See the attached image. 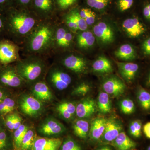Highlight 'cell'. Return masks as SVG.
Masks as SVG:
<instances>
[{
    "label": "cell",
    "mask_w": 150,
    "mask_h": 150,
    "mask_svg": "<svg viewBox=\"0 0 150 150\" xmlns=\"http://www.w3.org/2000/svg\"><path fill=\"white\" fill-rule=\"evenodd\" d=\"M4 12L7 38L20 46L41 21L28 9L13 7Z\"/></svg>",
    "instance_id": "1"
},
{
    "label": "cell",
    "mask_w": 150,
    "mask_h": 150,
    "mask_svg": "<svg viewBox=\"0 0 150 150\" xmlns=\"http://www.w3.org/2000/svg\"><path fill=\"white\" fill-rule=\"evenodd\" d=\"M59 18L41 21L20 46L23 56H51L54 35Z\"/></svg>",
    "instance_id": "2"
},
{
    "label": "cell",
    "mask_w": 150,
    "mask_h": 150,
    "mask_svg": "<svg viewBox=\"0 0 150 150\" xmlns=\"http://www.w3.org/2000/svg\"><path fill=\"white\" fill-rule=\"evenodd\" d=\"M14 63L18 73L26 83L33 84L44 80L48 67L47 58L49 56L30 55Z\"/></svg>",
    "instance_id": "3"
},
{
    "label": "cell",
    "mask_w": 150,
    "mask_h": 150,
    "mask_svg": "<svg viewBox=\"0 0 150 150\" xmlns=\"http://www.w3.org/2000/svg\"><path fill=\"white\" fill-rule=\"evenodd\" d=\"M75 36V33L59 21L54 34L51 56L69 51L74 43Z\"/></svg>",
    "instance_id": "4"
},
{
    "label": "cell",
    "mask_w": 150,
    "mask_h": 150,
    "mask_svg": "<svg viewBox=\"0 0 150 150\" xmlns=\"http://www.w3.org/2000/svg\"><path fill=\"white\" fill-rule=\"evenodd\" d=\"M64 70V67L55 62L49 67L45 77V81L48 85L59 91L68 88L71 83L72 78Z\"/></svg>",
    "instance_id": "5"
},
{
    "label": "cell",
    "mask_w": 150,
    "mask_h": 150,
    "mask_svg": "<svg viewBox=\"0 0 150 150\" xmlns=\"http://www.w3.org/2000/svg\"><path fill=\"white\" fill-rule=\"evenodd\" d=\"M53 56L54 57V62L77 74H83L87 69L86 60L79 54L68 53L67 51Z\"/></svg>",
    "instance_id": "6"
},
{
    "label": "cell",
    "mask_w": 150,
    "mask_h": 150,
    "mask_svg": "<svg viewBox=\"0 0 150 150\" xmlns=\"http://www.w3.org/2000/svg\"><path fill=\"white\" fill-rule=\"evenodd\" d=\"M28 9L41 21L58 18L54 0H33Z\"/></svg>",
    "instance_id": "7"
},
{
    "label": "cell",
    "mask_w": 150,
    "mask_h": 150,
    "mask_svg": "<svg viewBox=\"0 0 150 150\" xmlns=\"http://www.w3.org/2000/svg\"><path fill=\"white\" fill-rule=\"evenodd\" d=\"M25 81L17 71L14 64H0V86L7 89L21 87Z\"/></svg>",
    "instance_id": "8"
},
{
    "label": "cell",
    "mask_w": 150,
    "mask_h": 150,
    "mask_svg": "<svg viewBox=\"0 0 150 150\" xmlns=\"http://www.w3.org/2000/svg\"><path fill=\"white\" fill-rule=\"evenodd\" d=\"M20 46L7 38L0 40V64H14L21 59Z\"/></svg>",
    "instance_id": "9"
},
{
    "label": "cell",
    "mask_w": 150,
    "mask_h": 150,
    "mask_svg": "<svg viewBox=\"0 0 150 150\" xmlns=\"http://www.w3.org/2000/svg\"><path fill=\"white\" fill-rule=\"evenodd\" d=\"M18 106L22 112L31 117L39 115L43 108L41 101L28 95L21 96L18 100Z\"/></svg>",
    "instance_id": "10"
},
{
    "label": "cell",
    "mask_w": 150,
    "mask_h": 150,
    "mask_svg": "<svg viewBox=\"0 0 150 150\" xmlns=\"http://www.w3.org/2000/svg\"><path fill=\"white\" fill-rule=\"evenodd\" d=\"M122 26L129 37L134 38L139 37L146 31L145 26L137 17L126 19Z\"/></svg>",
    "instance_id": "11"
},
{
    "label": "cell",
    "mask_w": 150,
    "mask_h": 150,
    "mask_svg": "<svg viewBox=\"0 0 150 150\" xmlns=\"http://www.w3.org/2000/svg\"><path fill=\"white\" fill-rule=\"evenodd\" d=\"M122 130L121 123L115 118L107 119L102 140L107 142H112L117 138Z\"/></svg>",
    "instance_id": "12"
},
{
    "label": "cell",
    "mask_w": 150,
    "mask_h": 150,
    "mask_svg": "<svg viewBox=\"0 0 150 150\" xmlns=\"http://www.w3.org/2000/svg\"><path fill=\"white\" fill-rule=\"evenodd\" d=\"M39 131L46 136H52L63 133L65 130L64 126L54 118L45 120L39 127Z\"/></svg>",
    "instance_id": "13"
},
{
    "label": "cell",
    "mask_w": 150,
    "mask_h": 150,
    "mask_svg": "<svg viewBox=\"0 0 150 150\" xmlns=\"http://www.w3.org/2000/svg\"><path fill=\"white\" fill-rule=\"evenodd\" d=\"M32 92L33 96L40 101H50L53 98L49 86L45 80L33 84Z\"/></svg>",
    "instance_id": "14"
},
{
    "label": "cell",
    "mask_w": 150,
    "mask_h": 150,
    "mask_svg": "<svg viewBox=\"0 0 150 150\" xmlns=\"http://www.w3.org/2000/svg\"><path fill=\"white\" fill-rule=\"evenodd\" d=\"M104 92L114 96H121L126 90V86L123 82L115 77L109 78L103 85Z\"/></svg>",
    "instance_id": "15"
},
{
    "label": "cell",
    "mask_w": 150,
    "mask_h": 150,
    "mask_svg": "<svg viewBox=\"0 0 150 150\" xmlns=\"http://www.w3.org/2000/svg\"><path fill=\"white\" fill-rule=\"evenodd\" d=\"M95 38L92 33L88 30L79 31L75 33L74 43L80 50H86L93 45Z\"/></svg>",
    "instance_id": "16"
},
{
    "label": "cell",
    "mask_w": 150,
    "mask_h": 150,
    "mask_svg": "<svg viewBox=\"0 0 150 150\" xmlns=\"http://www.w3.org/2000/svg\"><path fill=\"white\" fill-rule=\"evenodd\" d=\"M96 105L93 99L86 98L80 102L76 107V113L79 118H88L96 111Z\"/></svg>",
    "instance_id": "17"
},
{
    "label": "cell",
    "mask_w": 150,
    "mask_h": 150,
    "mask_svg": "<svg viewBox=\"0 0 150 150\" xmlns=\"http://www.w3.org/2000/svg\"><path fill=\"white\" fill-rule=\"evenodd\" d=\"M94 34L104 43H110L114 39V33L110 26L104 22H100L95 25Z\"/></svg>",
    "instance_id": "18"
},
{
    "label": "cell",
    "mask_w": 150,
    "mask_h": 150,
    "mask_svg": "<svg viewBox=\"0 0 150 150\" xmlns=\"http://www.w3.org/2000/svg\"><path fill=\"white\" fill-rule=\"evenodd\" d=\"M62 144L59 138H39L35 140L33 150H58Z\"/></svg>",
    "instance_id": "19"
},
{
    "label": "cell",
    "mask_w": 150,
    "mask_h": 150,
    "mask_svg": "<svg viewBox=\"0 0 150 150\" xmlns=\"http://www.w3.org/2000/svg\"><path fill=\"white\" fill-rule=\"evenodd\" d=\"M119 72L126 81L131 82L136 76L139 67L138 64L133 63H118Z\"/></svg>",
    "instance_id": "20"
},
{
    "label": "cell",
    "mask_w": 150,
    "mask_h": 150,
    "mask_svg": "<svg viewBox=\"0 0 150 150\" xmlns=\"http://www.w3.org/2000/svg\"><path fill=\"white\" fill-rule=\"evenodd\" d=\"M107 119L104 118H97L91 123L90 130V138L93 140H97L102 137L106 126Z\"/></svg>",
    "instance_id": "21"
},
{
    "label": "cell",
    "mask_w": 150,
    "mask_h": 150,
    "mask_svg": "<svg viewBox=\"0 0 150 150\" xmlns=\"http://www.w3.org/2000/svg\"><path fill=\"white\" fill-rule=\"evenodd\" d=\"M118 150H131L136 147V143L131 139L124 132H121L112 142Z\"/></svg>",
    "instance_id": "22"
},
{
    "label": "cell",
    "mask_w": 150,
    "mask_h": 150,
    "mask_svg": "<svg viewBox=\"0 0 150 150\" xmlns=\"http://www.w3.org/2000/svg\"><path fill=\"white\" fill-rule=\"evenodd\" d=\"M117 58L125 61H131L136 58L135 50L131 45L128 44L122 45L115 52Z\"/></svg>",
    "instance_id": "23"
},
{
    "label": "cell",
    "mask_w": 150,
    "mask_h": 150,
    "mask_svg": "<svg viewBox=\"0 0 150 150\" xmlns=\"http://www.w3.org/2000/svg\"><path fill=\"white\" fill-rule=\"evenodd\" d=\"M94 71L100 73H108L112 71L111 63L104 57H99L92 65Z\"/></svg>",
    "instance_id": "24"
},
{
    "label": "cell",
    "mask_w": 150,
    "mask_h": 150,
    "mask_svg": "<svg viewBox=\"0 0 150 150\" xmlns=\"http://www.w3.org/2000/svg\"><path fill=\"white\" fill-rule=\"evenodd\" d=\"M57 110L63 118L69 119L76 112V106L72 103L64 102L58 105Z\"/></svg>",
    "instance_id": "25"
},
{
    "label": "cell",
    "mask_w": 150,
    "mask_h": 150,
    "mask_svg": "<svg viewBox=\"0 0 150 150\" xmlns=\"http://www.w3.org/2000/svg\"><path fill=\"white\" fill-rule=\"evenodd\" d=\"M97 105L100 112L103 114L110 112L111 103L108 94L105 92L100 93L98 98Z\"/></svg>",
    "instance_id": "26"
},
{
    "label": "cell",
    "mask_w": 150,
    "mask_h": 150,
    "mask_svg": "<svg viewBox=\"0 0 150 150\" xmlns=\"http://www.w3.org/2000/svg\"><path fill=\"white\" fill-rule=\"evenodd\" d=\"M15 100L11 97L10 95L6 97L0 103V116H6L12 113L16 108Z\"/></svg>",
    "instance_id": "27"
},
{
    "label": "cell",
    "mask_w": 150,
    "mask_h": 150,
    "mask_svg": "<svg viewBox=\"0 0 150 150\" xmlns=\"http://www.w3.org/2000/svg\"><path fill=\"white\" fill-rule=\"evenodd\" d=\"M75 134L81 139H85L89 131V124L88 121L79 120L75 121L73 126Z\"/></svg>",
    "instance_id": "28"
},
{
    "label": "cell",
    "mask_w": 150,
    "mask_h": 150,
    "mask_svg": "<svg viewBox=\"0 0 150 150\" xmlns=\"http://www.w3.org/2000/svg\"><path fill=\"white\" fill-rule=\"evenodd\" d=\"M87 7L99 11L106 9L112 2V0H85Z\"/></svg>",
    "instance_id": "29"
},
{
    "label": "cell",
    "mask_w": 150,
    "mask_h": 150,
    "mask_svg": "<svg viewBox=\"0 0 150 150\" xmlns=\"http://www.w3.org/2000/svg\"><path fill=\"white\" fill-rule=\"evenodd\" d=\"M28 127L24 124H22L18 129L15 130L13 135V143L15 147L17 149H21L22 142L26 134Z\"/></svg>",
    "instance_id": "30"
},
{
    "label": "cell",
    "mask_w": 150,
    "mask_h": 150,
    "mask_svg": "<svg viewBox=\"0 0 150 150\" xmlns=\"http://www.w3.org/2000/svg\"><path fill=\"white\" fill-rule=\"evenodd\" d=\"M78 8L81 16L85 20L88 25L93 24L96 17V13L94 11L87 7Z\"/></svg>",
    "instance_id": "31"
},
{
    "label": "cell",
    "mask_w": 150,
    "mask_h": 150,
    "mask_svg": "<svg viewBox=\"0 0 150 150\" xmlns=\"http://www.w3.org/2000/svg\"><path fill=\"white\" fill-rule=\"evenodd\" d=\"M141 107L146 110H150V93L144 89H140L137 95Z\"/></svg>",
    "instance_id": "32"
},
{
    "label": "cell",
    "mask_w": 150,
    "mask_h": 150,
    "mask_svg": "<svg viewBox=\"0 0 150 150\" xmlns=\"http://www.w3.org/2000/svg\"><path fill=\"white\" fill-rule=\"evenodd\" d=\"M57 12L69 11L75 7L79 0H54Z\"/></svg>",
    "instance_id": "33"
},
{
    "label": "cell",
    "mask_w": 150,
    "mask_h": 150,
    "mask_svg": "<svg viewBox=\"0 0 150 150\" xmlns=\"http://www.w3.org/2000/svg\"><path fill=\"white\" fill-rule=\"evenodd\" d=\"M69 11L77 25L79 31H83L86 30L88 28V25L87 24L85 20L81 16L78 8L75 7L74 8L71 9Z\"/></svg>",
    "instance_id": "34"
},
{
    "label": "cell",
    "mask_w": 150,
    "mask_h": 150,
    "mask_svg": "<svg viewBox=\"0 0 150 150\" xmlns=\"http://www.w3.org/2000/svg\"><path fill=\"white\" fill-rule=\"evenodd\" d=\"M35 133L31 129H28L25 135L21 145V150H28L32 147L35 141Z\"/></svg>",
    "instance_id": "35"
},
{
    "label": "cell",
    "mask_w": 150,
    "mask_h": 150,
    "mask_svg": "<svg viewBox=\"0 0 150 150\" xmlns=\"http://www.w3.org/2000/svg\"><path fill=\"white\" fill-rule=\"evenodd\" d=\"M63 18V23L70 30L76 33L79 30L78 25L70 11H67Z\"/></svg>",
    "instance_id": "36"
},
{
    "label": "cell",
    "mask_w": 150,
    "mask_h": 150,
    "mask_svg": "<svg viewBox=\"0 0 150 150\" xmlns=\"http://www.w3.org/2000/svg\"><path fill=\"white\" fill-rule=\"evenodd\" d=\"M135 2L136 0H117L115 6L120 12H125L133 8Z\"/></svg>",
    "instance_id": "37"
},
{
    "label": "cell",
    "mask_w": 150,
    "mask_h": 150,
    "mask_svg": "<svg viewBox=\"0 0 150 150\" xmlns=\"http://www.w3.org/2000/svg\"><path fill=\"white\" fill-rule=\"evenodd\" d=\"M120 109L124 114L127 115L132 114L135 110L134 101L129 98L123 100L120 103Z\"/></svg>",
    "instance_id": "38"
},
{
    "label": "cell",
    "mask_w": 150,
    "mask_h": 150,
    "mask_svg": "<svg viewBox=\"0 0 150 150\" xmlns=\"http://www.w3.org/2000/svg\"><path fill=\"white\" fill-rule=\"evenodd\" d=\"M142 123L140 120L132 121L129 126V132L133 137L139 138L142 135Z\"/></svg>",
    "instance_id": "39"
},
{
    "label": "cell",
    "mask_w": 150,
    "mask_h": 150,
    "mask_svg": "<svg viewBox=\"0 0 150 150\" xmlns=\"http://www.w3.org/2000/svg\"><path fill=\"white\" fill-rule=\"evenodd\" d=\"M10 146L9 136L5 129L0 131V150H7Z\"/></svg>",
    "instance_id": "40"
},
{
    "label": "cell",
    "mask_w": 150,
    "mask_h": 150,
    "mask_svg": "<svg viewBox=\"0 0 150 150\" xmlns=\"http://www.w3.org/2000/svg\"><path fill=\"white\" fill-rule=\"evenodd\" d=\"M91 90V87L88 84L82 83L78 85L73 91L72 94L74 95L84 96Z\"/></svg>",
    "instance_id": "41"
},
{
    "label": "cell",
    "mask_w": 150,
    "mask_h": 150,
    "mask_svg": "<svg viewBox=\"0 0 150 150\" xmlns=\"http://www.w3.org/2000/svg\"><path fill=\"white\" fill-rule=\"evenodd\" d=\"M61 150H82V149L74 141L69 139L64 142Z\"/></svg>",
    "instance_id": "42"
},
{
    "label": "cell",
    "mask_w": 150,
    "mask_h": 150,
    "mask_svg": "<svg viewBox=\"0 0 150 150\" xmlns=\"http://www.w3.org/2000/svg\"><path fill=\"white\" fill-rule=\"evenodd\" d=\"M7 38L4 12L0 10V40Z\"/></svg>",
    "instance_id": "43"
},
{
    "label": "cell",
    "mask_w": 150,
    "mask_h": 150,
    "mask_svg": "<svg viewBox=\"0 0 150 150\" xmlns=\"http://www.w3.org/2000/svg\"><path fill=\"white\" fill-rule=\"evenodd\" d=\"M15 113H11L5 116L4 121L6 127L10 131L14 130Z\"/></svg>",
    "instance_id": "44"
},
{
    "label": "cell",
    "mask_w": 150,
    "mask_h": 150,
    "mask_svg": "<svg viewBox=\"0 0 150 150\" xmlns=\"http://www.w3.org/2000/svg\"><path fill=\"white\" fill-rule=\"evenodd\" d=\"M14 7V0H0V10L5 11Z\"/></svg>",
    "instance_id": "45"
},
{
    "label": "cell",
    "mask_w": 150,
    "mask_h": 150,
    "mask_svg": "<svg viewBox=\"0 0 150 150\" xmlns=\"http://www.w3.org/2000/svg\"><path fill=\"white\" fill-rule=\"evenodd\" d=\"M33 0H14V7L21 9H28Z\"/></svg>",
    "instance_id": "46"
},
{
    "label": "cell",
    "mask_w": 150,
    "mask_h": 150,
    "mask_svg": "<svg viewBox=\"0 0 150 150\" xmlns=\"http://www.w3.org/2000/svg\"><path fill=\"white\" fill-rule=\"evenodd\" d=\"M142 13L144 17L150 21V1H146L143 5Z\"/></svg>",
    "instance_id": "47"
},
{
    "label": "cell",
    "mask_w": 150,
    "mask_h": 150,
    "mask_svg": "<svg viewBox=\"0 0 150 150\" xmlns=\"http://www.w3.org/2000/svg\"><path fill=\"white\" fill-rule=\"evenodd\" d=\"M144 53L146 55H150V37L145 40L143 44Z\"/></svg>",
    "instance_id": "48"
},
{
    "label": "cell",
    "mask_w": 150,
    "mask_h": 150,
    "mask_svg": "<svg viewBox=\"0 0 150 150\" xmlns=\"http://www.w3.org/2000/svg\"><path fill=\"white\" fill-rule=\"evenodd\" d=\"M22 119L18 114L15 113L14 121V130L18 129L22 125Z\"/></svg>",
    "instance_id": "49"
},
{
    "label": "cell",
    "mask_w": 150,
    "mask_h": 150,
    "mask_svg": "<svg viewBox=\"0 0 150 150\" xmlns=\"http://www.w3.org/2000/svg\"><path fill=\"white\" fill-rule=\"evenodd\" d=\"M10 93L9 92V89L0 86V103L1 102L4 98L10 95Z\"/></svg>",
    "instance_id": "50"
},
{
    "label": "cell",
    "mask_w": 150,
    "mask_h": 150,
    "mask_svg": "<svg viewBox=\"0 0 150 150\" xmlns=\"http://www.w3.org/2000/svg\"><path fill=\"white\" fill-rule=\"evenodd\" d=\"M143 131L146 137L150 139V122L147 123L144 126Z\"/></svg>",
    "instance_id": "51"
},
{
    "label": "cell",
    "mask_w": 150,
    "mask_h": 150,
    "mask_svg": "<svg viewBox=\"0 0 150 150\" xmlns=\"http://www.w3.org/2000/svg\"><path fill=\"white\" fill-rule=\"evenodd\" d=\"M5 127H6V126L4 120L0 118V131L5 129Z\"/></svg>",
    "instance_id": "52"
},
{
    "label": "cell",
    "mask_w": 150,
    "mask_h": 150,
    "mask_svg": "<svg viewBox=\"0 0 150 150\" xmlns=\"http://www.w3.org/2000/svg\"><path fill=\"white\" fill-rule=\"evenodd\" d=\"M112 150L111 149H110V147L108 146L104 147H103L101 148V149H100L99 150Z\"/></svg>",
    "instance_id": "53"
},
{
    "label": "cell",
    "mask_w": 150,
    "mask_h": 150,
    "mask_svg": "<svg viewBox=\"0 0 150 150\" xmlns=\"http://www.w3.org/2000/svg\"><path fill=\"white\" fill-rule=\"evenodd\" d=\"M149 83H150V74L149 77Z\"/></svg>",
    "instance_id": "54"
},
{
    "label": "cell",
    "mask_w": 150,
    "mask_h": 150,
    "mask_svg": "<svg viewBox=\"0 0 150 150\" xmlns=\"http://www.w3.org/2000/svg\"><path fill=\"white\" fill-rule=\"evenodd\" d=\"M148 150H150V146L148 147Z\"/></svg>",
    "instance_id": "55"
}]
</instances>
